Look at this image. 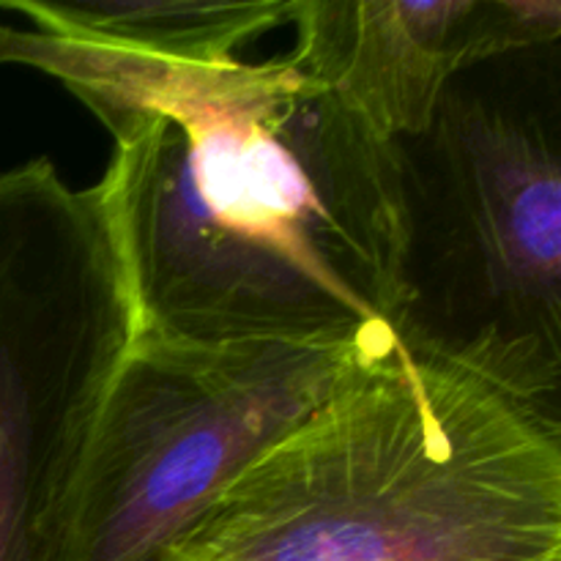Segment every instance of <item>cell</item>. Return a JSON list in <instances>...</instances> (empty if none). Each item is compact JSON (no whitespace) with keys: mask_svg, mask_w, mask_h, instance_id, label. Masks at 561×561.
Returning <instances> with one entry per match:
<instances>
[{"mask_svg":"<svg viewBox=\"0 0 561 561\" xmlns=\"http://www.w3.org/2000/svg\"><path fill=\"white\" fill-rule=\"evenodd\" d=\"M0 66L58 80L113 137L96 190L135 337L392 343L394 142L290 49L184 60L0 25Z\"/></svg>","mask_w":561,"mask_h":561,"instance_id":"obj_1","label":"cell"},{"mask_svg":"<svg viewBox=\"0 0 561 561\" xmlns=\"http://www.w3.org/2000/svg\"><path fill=\"white\" fill-rule=\"evenodd\" d=\"M164 561H561V420L392 340Z\"/></svg>","mask_w":561,"mask_h":561,"instance_id":"obj_2","label":"cell"},{"mask_svg":"<svg viewBox=\"0 0 561 561\" xmlns=\"http://www.w3.org/2000/svg\"><path fill=\"white\" fill-rule=\"evenodd\" d=\"M394 157V343L561 420V42L458 71Z\"/></svg>","mask_w":561,"mask_h":561,"instance_id":"obj_3","label":"cell"},{"mask_svg":"<svg viewBox=\"0 0 561 561\" xmlns=\"http://www.w3.org/2000/svg\"><path fill=\"white\" fill-rule=\"evenodd\" d=\"M137 332L96 184L0 173V561H66L104 400Z\"/></svg>","mask_w":561,"mask_h":561,"instance_id":"obj_4","label":"cell"},{"mask_svg":"<svg viewBox=\"0 0 561 561\" xmlns=\"http://www.w3.org/2000/svg\"><path fill=\"white\" fill-rule=\"evenodd\" d=\"M365 351L131 340L99 416L66 561L168 559L211 499L327 403Z\"/></svg>","mask_w":561,"mask_h":561,"instance_id":"obj_5","label":"cell"},{"mask_svg":"<svg viewBox=\"0 0 561 561\" xmlns=\"http://www.w3.org/2000/svg\"><path fill=\"white\" fill-rule=\"evenodd\" d=\"M290 53L387 140L431 124L458 71L561 42L559 0H294Z\"/></svg>","mask_w":561,"mask_h":561,"instance_id":"obj_6","label":"cell"},{"mask_svg":"<svg viewBox=\"0 0 561 561\" xmlns=\"http://www.w3.org/2000/svg\"><path fill=\"white\" fill-rule=\"evenodd\" d=\"M31 27L91 38L131 53L184 60L236 58L241 47L274 27L290 25L294 0H0Z\"/></svg>","mask_w":561,"mask_h":561,"instance_id":"obj_7","label":"cell"}]
</instances>
